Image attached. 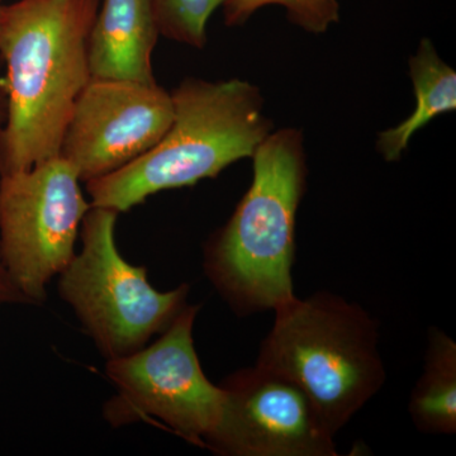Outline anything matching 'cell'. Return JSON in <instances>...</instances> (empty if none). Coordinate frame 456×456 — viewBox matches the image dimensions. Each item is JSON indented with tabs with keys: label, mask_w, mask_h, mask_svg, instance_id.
<instances>
[{
	"label": "cell",
	"mask_w": 456,
	"mask_h": 456,
	"mask_svg": "<svg viewBox=\"0 0 456 456\" xmlns=\"http://www.w3.org/2000/svg\"><path fill=\"white\" fill-rule=\"evenodd\" d=\"M101 0H17L0 9L7 114L0 176L60 155L75 102L92 80L88 45Z\"/></svg>",
	"instance_id": "obj_1"
},
{
	"label": "cell",
	"mask_w": 456,
	"mask_h": 456,
	"mask_svg": "<svg viewBox=\"0 0 456 456\" xmlns=\"http://www.w3.org/2000/svg\"><path fill=\"white\" fill-rule=\"evenodd\" d=\"M170 94L174 118L163 139L122 169L86 182L90 206L127 212L159 191L216 178L253 158L272 134L260 90L251 83L188 77Z\"/></svg>",
	"instance_id": "obj_2"
},
{
	"label": "cell",
	"mask_w": 456,
	"mask_h": 456,
	"mask_svg": "<svg viewBox=\"0 0 456 456\" xmlns=\"http://www.w3.org/2000/svg\"><path fill=\"white\" fill-rule=\"evenodd\" d=\"M253 159V184L204 256L218 292L244 314L275 311L294 298V231L307 178L302 131L270 134Z\"/></svg>",
	"instance_id": "obj_3"
},
{
	"label": "cell",
	"mask_w": 456,
	"mask_h": 456,
	"mask_svg": "<svg viewBox=\"0 0 456 456\" xmlns=\"http://www.w3.org/2000/svg\"><path fill=\"white\" fill-rule=\"evenodd\" d=\"M275 314L256 367L298 386L335 435L384 383L377 327L359 305L329 293L294 297Z\"/></svg>",
	"instance_id": "obj_4"
},
{
	"label": "cell",
	"mask_w": 456,
	"mask_h": 456,
	"mask_svg": "<svg viewBox=\"0 0 456 456\" xmlns=\"http://www.w3.org/2000/svg\"><path fill=\"white\" fill-rule=\"evenodd\" d=\"M119 213L90 207L82 248L59 274V293L108 360L130 355L164 332L187 305L189 287L159 292L143 266L123 259L116 244Z\"/></svg>",
	"instance_id": "obj_5"
},
{
	"label": "cell",
	"mask_w": 456,
	"mask_h": 456,
	"mask_svg": "<svg viewBox=\"0 0 456 456\" xmlns=\"http://www.w3.org/2000/svg\"><path fill=\"white\" fill-rule=\"evenodd\" d=\"M200 307L185 305L149 347L108 360L116 388L103 415L112 428L151 421L204 448L220 419L224 392L203 373L193 342Z\"/></svg>",
	"instance_id": "obj_6"
},
{
	"label": "cell",
	"mask_w": 456,
	"mask_h": 456,
	"mask_svg": "<svg viewBox=\"0 0 456 456\" xmlns=\"http://www.w3.org/2000/svg\"><path fill=\"white\" fill-rule=\"evenodd\" d=\"M90 207L61 156L0 176V254L27 305L46 301L47 284L73 259Z\"/></svg>",
	"instance_id": "obj_7"
},
{
	"label": "cell",
	"mask_w": 456,
	"mask_h": 456,
	"mask_svg": "<svg viewBox=\"0 0 456 456\" xmlns=\"http://www.w3.org/2000/svg\"><path fill=\"white\" fill-rule=\"evenodd\" d=\"M220 419L204 448L226 456H335L331 434L310 398L265 369H244L220 384Z\"/></svg>",
	"instance_id": "obj_8"
},
{
	"label": "cell",
	"mask_w": 456,
	"mask_h": 456,
	"mask_svg": "<svg viewBox=\"0 0 456 456\" xmlns=\"http://www.w3.org/2000/svg\"><path fill=\"white\" fill-rule=\"evenodd\" d=\"M173 118L171 94L158 83L92 79L75 102L59 156L90 182L145 155Z\"/></svg>",
	"instance_id": "obj_9"
},
{
	"label": "cell",
	"mask_w": 456,
	"mask_h": 456,
	"mask_svg": "<svg viewBox=\"0 0 456 456\" xmlns=\"http://www.w3.org/2000/svg\"><path fill=\"white\" fill-rule=\"evenodd\" d=\"M159 36L151 0H104L89 35L92 79L156 83L152 51Z\"/></svg>",
	"instance_id": "obj_10"
},
{
	"label": "cell",
	"mask_w": 456,
	"mask_h": 456,
	"mask_svg": "<svg viewBox=\"0 0 456 456\" xmlns=\"http://www.w3.org/2000/svg\"><path fill=\"white\" fill-rule=\"evenodd\" d=\"M410 77L415 88V112L378 137V150L389 163L401 159L415 132L439 114L456 108L455 70L440 59L428 38L419 42L417 53L410 59Z\"/></svg>",
	"instance_id": "obj_11"
},
{
	"label": "cell",
	"mask_w": 456,
	"mask_h": 456,
	"mask_svg": "<svg viewBox=\"0 0 456 456\" xmlns=\"http://www.w3.org/2000/svg\"><path fill=\"white\" fill-rule=\"evenodd\" d=\"M410 413L421 431H456V345L437 330L431 332L424 375L411 397Z\"/></svg>",
	"instance_id": "obj_12"
},
{
	"label": "cell",
	"mask_w": 456,
	"mask_h": 456,
	"mask_svg": "<svg viewBox=\"0 0 456 456\" xmlns=\"http://www.w3.org/2000/svg\"><path fill=\"white\" fill-rule=\"evenodd\" d=\"M266 5H281L293 25L314 35L325 33L340 20L338 0H224V23L228 27L242 26Z\"/></svg>",
	"instance_id": "obj_13"
},
{
	"label": "cell",
	"mask_w": 456,
	"mask_h": 456,
	"mask_svg": "<svg viewBox=\"0 0 456 456\" xmlns=\"http://www.w3.org/2000/svg\"><path fill=\"white\" fill-rule=\"evenodd\" d=\"M224 0H151L161 36L194 49L207 44V25Z\"/></svg>",
	"instance_id": "obj_14"
},
{
	"label": "cell",
	"mask_w": 456,
	"mask_h": 456,
	"mask_svg": "<svg viewBox=\"0 0 456 456\" xmlns=\"http://www.w3.org/2000/svg\"><path fill=\"white\" fill-rule=\"evenodd\" d=\"M7 305H27L25 297L17 289L9 277L2 254H0V307Z\"/></svg>",
	"instance_id": "obj_15"
},
{
	"label": "cell",
	"mask_w": 456,
	"mask_h": 456,
	"mask_svg": "<svg viewBox=\"0 0 456 456\" xmlns=\"http://www.w3.org/2000/svg\"><path fill=\"white\" fill-rule=\"evenodd\" d=\"M0 64H3L0 59ZM7 114V94H5L4 80L0 77V125L4 122Z\"/></svg>",
	"instance_id": "obj_16"
},
{
	"label": "cell",
	"mask_w": 456,
	"mask_h": 456,
	"mask_svg": "<svg viewBox=\"0 0 456 456\" xmlns=\"http://www.w3.org/2000/svg\"><path fill=\"white\" fill-rule=\"evenodd\" d=\"M3 4H4V3H3V0H0V9H2Z\"/></svg>",
	"instance_id": "obj_17"
}]
</instances>
